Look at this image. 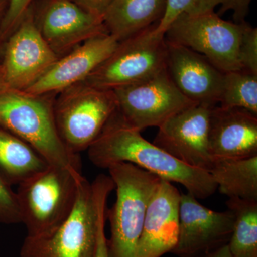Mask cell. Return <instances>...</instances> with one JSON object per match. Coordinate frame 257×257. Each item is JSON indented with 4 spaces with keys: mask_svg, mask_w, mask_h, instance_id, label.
<instances>
[{
    "mask_svg": "<svg viewBox=\"0 0 257 257\" xmlns=\"http://www.w3.org/2000/svg\"><path fill=\"white\" fill-rule=\"evenodd\" d=\"M87 150L96 167L131 163L161 179L182 184L197 199H206L217 190L209 172L186 165L147 141L141 132L125 124L116 111Z\"/></svg>",
    "mask_w": 257,
    "mask_h": 257,
    "instance_id": "1",
    "label": "cell"
},
{
    "mask_svg": "<svg viewBox=\"0 0 257 257\" xmlns=\"http://www.w3.org/2000/svg\"><path fill=\"white\" fill-rule=\"evenodd\" d=\"M0 127L28 143L51 167L82 175L80 157L62 141L56 125L54 104L43 96L0 88Z\"/></svg>",
    "mask_w": 257,
    "mask_h": 257,
    "instance_id": "2",
    "label": "cell"
},
{
    "mask_svg": "<svg viewBox=\"0 0 257 257\" xmlns=\"http://www.w3.org/2000/svg\"><path fill=\"white\" fill-rule=\"evenodd\" d=\"M116 189V201L106 211L110 225L109 257H138L139 241L147 207L161 179L127 162L107 169Z\"/></svg>",
    "mask_w": 257,
    "mask_h": 257,
    "instance_id": "3",
    "label": "cell"
},
{
    "mask_svg": "<svg viewBox=\"0 0 257 257\" xmlns=\"http://www.w3.org/2000/svg\"><path fill=\"white\" fill-rule=\"evenodd\" d=\"M83 177L50 166L19 184L17 197L27 236L49 234L67 219L73 210Z\"/></svg>",
    "mask_w": 257,
    "mask_h": 257,
    "instance_id": "4",
    "label": "cell"
},
{
    "mask_svg": "<svg viewBox=\"0 0 257 257\" xmlns=\"http://www.w3.org/2000/svg\"><path fill=\"white\" fill-rule=\"evenodd\" d=\"M116 109L113 90L75 84L62 91L54 104L59 135L69 150L79 154L94 143Z\"/></svg>",
    "mask_w": 257,
    "mask_h": 257,
    "instance_id": "5",
    "label": "cell"
},
{
    "mask_svg": "<svg viewBox=\"0 0 257 257\" xmlns=\"http://www.w3.org/2000/svg\"><path fill=\"white\" fill-rule=\"evenodd\" d=\"M97 220L95 189L84 177L67 219L49 234L27 236L20 257H95Z\"/></svg>",
    "mask_w": 257,
    "mask_h": 257,
    "instance_id": "6",
    "label": "cell"
},
{
    "mask_svg": "<svg viewBox=\"0 0 257 257\" xmlns=\"http://www.w3.org/2000/svg\"><path fill=\"white\" fill-rule=\"evenodd\" d=\"M157 23L120 41L114 52L84 82L99 89L113 90L141 82L165 68V34L155 30Z\"/></svg>",
    "mask_w": 257,
    "mask_h": 257,
    "instance_id": "7",
    "label": "cell"
},
{
    "mask_svg": "<svg viewBox=\"0 0 257 257\" xmlns=\"http://www.w3.org/2000/svg\"><path fill=\"white\" fill-rule=\"evenodd\" d=\"M242 24L226 21L214 11L182 14L171 23L165 37L204 56L221 72L241 70L238 48Z\"/></svg>",
    "mask_w": 257,
    "mask_h": 257,
    "instance_id": "8",
    "label": "cell"
},
{
    "mask_svg": "<svg viewBox=\"0 0 257 257\" xmlns=\"http://www.w3.org/2000/svg\"><path fill=\"white\" fill-rule=\"evenodd\" d=\"M113 92L121 119L140 132L159 127L174 115L197 104L177 89L166 67L145 80L116 88Z\"/></svg>",
    "mask_w": 257,
    "mask_h": 257,
    "instance_id": "9",
    "label": "cell"
},
{
    "mask_svg": "<svg viewBox=\"0 0 257 257\" xmlns=\"http://www.w3.org/2000/svg\"><path fill=\"white\" fill-rule=\"evenodd\" d=\"M197 198L182 193L179 206L178 240L172 253L179 257H200L228 244L234 216L229 209L216 211Z\"/></svg>",
    "mask_w": 257,
    "mask_h": 257,
    "instance_id": "10",
    "label": "cell"
},
{
    "mask_svg": "<svg viewBox=\"0 0 257 257\" xmlns=\"http://www.w3.org/2000/svg\"><path fill=\"white\" fill-rule=\"evenodd\" d=\"M42 37L30 9L10 37L3 71L5 87L25 91L58 60Z\"/></svg>",
    "mask_w": 257,
    "mask_h": 257,
    "instance_id": "11",
    "label": "cell"
},
{
    "mask_svg": "<svg viewBox=\"0 0 257 257\" xmlns=\"http://www.w3.org/2000/svg\"><path fill=\"white\" fill-rule=\"evenodd\" d=\"M211 107L196 104L159 126L154 144L186 165L208 172L213 162L209 150Z\"/></svg>",
    "mask_w": 257,
    "mask_h": 257,
    "instance_id": "12",
    "label": "cell"
},
{
    "mask_svg": "<svg viewBox=\"0 0 257 257\" xmlns=\"http://www.w3.org/2000/svg\"><path fill=\"white\" fill-rule=\"evenodd\" d=\"M119 40L109 32L86 40L69 51L36 82L25 92L32 95L45 96L51 92H62L87 79L114 52Z\"/></svg>",
    "mask_w": 257,
    "mask_h": 257,
    "instance_id": "13",
    "label": "cell"
},
{
    "mask_svg": "<svg viewBox=\"0 0 257 257\" xmlns=\"http://www.w3.org/2000/svg\"><path fill=\"white\" fill-rule=\"evenodd\" d=\"M165 41L166 69L177 89L196 104L209 106L219 104L224 72L204 56Z\"/></svg>",
    "mask_w": 257,
    "mask_h": 257,
    "instance_id": "14",
    "label": "cell"
},
{
    "mask_svg": "<svg viewBox=\"0 0 257 257\" xmlns=\"http://www.w3.org/2000/svg\"><path fill=\"white\" fill-rule=\"evenodd\" d=\"M37 27L58 56L67 54L93 37L108 32L102 18L70 0H48Z\"/></svg>",
    "mask_w": 257,
    "mask_h": 257,
    "instance_id": "15",
    "label": "cell"
},
{
    "mask_svg": "<svg viewBox=\"0 0 257 257\" xmlns=\"http://www.w3.org/2000/svg\"><path fill=\"white\" fill-rule=\"evenodd\" d=\"M208 143L213 160L257 156V115L239 108L213 106Z\"/></svg>",
    "mask_w": 257,
    "mask_h": 257,
    "instance_id": "16",
    "label": "cell"
},
{
    "mask_svg": "<svg viewBox=\"0 0 257 257\" xmlns=\"http://www.w3.org/2000/svg\"><path fill=\"white\" fill-rule=\"evenodd\" d=\"M180 192L161 179L149 203L138 257H161L171 252L178 240Z\"/></svg>",
    "mask_w": 257,
    "mask_h": 257,
    "instance_id": "17",
    "label": "cell"
},
{
    "mask_svg": "<svg viewBox=\"0 0 257 257\" xmlns=\"http://www.w3.org/2000/svg\"><path fill=\"white\" fill-rule=\"evenodd\" d=\"M167 0H112L103 15L106 30L119 41L160 22Z\"/></svg>",
    "mask_w": 257,
    "mask_h": 257,
    "instance_id": "18",
    "label": "cell"
},
{
    "mask_svg": "<svg viewBox=\"0 0 257 257\" xmlns=\"http://www.w3.org/2000/svg\"><path fill=\"white\" fill-rule=\"evenodd\" d=\"M49 167L35 149L0 127V175L10 185H19Z\"/></svg>",
    "mask_w": 257,
    "mask_h": 257,
    "instance_id": "19",
    "label": "cell"
},
{
    "mask_svg": "<svg viewBox=\"0 0 257 257\" xmlns=\"http://www.w3.org/2000/svg\"><path fill=\"white\" fill-rule=\"evenodd\" d=\"M218 190L229 198L257 201V156L214 159L209 171Z\"/></svg>",
    "mask_w": 257,
    "mask_h": 257,
    "instance_id": "20",
    "label": "cell"
},
{
    "mask_svg": "<svg viewBox=\"0 0 257 257\" xmlns=\"http://www.w3.org/2000/svg\"><path fill=\"white\" fill-rule=\"evenodd\" d=\"M226 205L234 216L230 251L235 257H257V201L229 198Z\"/></svg>",
    "mask_w": 257,
    "mask_h": 257,
    "instance_id": "21",
    "label": "cell"
},
{
    "mask_svg": "<svg viewBox=\"0 0 257 257\" xmlns=\"http://www.w3.org/2000/svg\"><path fill=\"white\" fill-rule=\"evenodd\" d=\"M219 104L257 115V74L242 69L224 72Z\"/></svg>",
    "mask_w": 257,
    "mask_h": 257,
    "instance_id": "22",
    "label": "cell"
},
{
    "mask_svg": "<svg viewBox=\"0 0 257 257\" xmlns=\"http://www.w3.org/2000/svg\"><path fill=\"white\" fill-rule=\"evenodd\" d=\"M224 0H167L163 16L157 24L155 30L165 34L171 23L182 14L197 15L214 11Z\"/></svg>",
    "mask_w": 257,
    "mask_h": 257,
    "instance_id": "23",
    "label": "cell"
},
{
    "mask_svg": "<svg viewBox=\"0 0 257 257\" xmlns=\"http://www.w3.org/2000/svg\"><path fill=\"white\" fill-rule=\"evenodd\" d=\"M98 204L97 233L95 257H109L108 255L107 238L105 234L107 199L114 189L112 182L109 179H101L94 184Z\"/></svg>",
    "mask_w": 257,
    "mask_h": 257,
    "instance_id": "24",
    "label": "cell"
},
{
    "mask_svg": "<svg viewBox=\"0 0 257 257\" xmlns=\"http://www.w3.org/2000/svg\"><path fill=\"white\" fill-rule=\"evenodd\" d=\"M238 60L242 70L257 74V29L245 21L240 37Z\"/></svg>",
    "mask_w": 257,
    "mask_h": 257,
    "instance_id": "25",
    "label": "cell"
},
{
    "mask_svg": "<svg viewBox=\"0 0 257 257\" xmlns=\"http://www.w3.org/2000/svg\"><path fill=\"white\" fill-rule=\"evenodd\" d=\"M0 223L21 224L22 217L16 192L0 175Z\"/></svg>",
    "mask_w": 257,
    "mask_h": 257,
    "instance_id": "26",
    "label": "cell"
},
{
    "mask_svg": "<svg viewBox=\"0 0 257 257\" xmlns=\"http://www.w3.org/2000/svg\"><path fill=\"white\" fill-rule=\"evenodd\" d=\"M35 0H9L8 8L1 21L3 33L14 31Z\"/></svg>",
    "mask_w": 257,
    "mask_h": 257,
    "instance_id": "27",
    "label": "cell"
},
{
    "mask_svg": "<svg viewBox=\"0 0 257 257\" xmlns=\"http://www.w3.org/2000/svg\"><path fill=\"white\" fill-rule=\"evenodd\" d=\"M251 1L252 0H224L219 13L232 10L235 23H242L245 21Z\"/></svg>",
    "mask_w": 257,
    "mask_h": 257,
    "instance_id": "28",
    "label": "cell"
},
{
    "mask_svg": "<svg viewBox=\"0 0 257 257\" xmlns=\"http://www.w3.org/2000/svg\"><path fill=\"white\" fill-rule=\"evenodd\" d=\"M82 9L103 18L112 0H70Z\"/></svg>",
    "mask_w": 257,
    "mask_h": 257,
    "instance_id": "29",
    "label": "cell"
},
{
    "mask_svg": "<svg viewBox=\"0 0 257 257\" xmlns=\"http://www.w3.org/2000/svg\"><path fill=\"white\" fill-rule=\"evenodd\" d=\"M200 257H235L232 253L230 251L229 247H228V245H225L224 246H221V247L219 248H216V249L214 250V251H211V252H209L206 253V254L203 255V256Z\"/></svg>",
    "mask_w": 257,
    "mask_h": 257,
    "instance_id": "30",
    "label": "cell"
},
{
    "mask_svg": "<svg viewBox=\"0 0 257 257\" xmlns=\"http://www.w3.org/2000/svg\"><path fill=\"white\" fill-rule=\"evenodd\" d=\"M8 3H9V0H0V11L5 7L8 8Z\"/></svg>",
    "mask_w": 257,
    "mask_h": 257,
    "instance_id": "31",
    "label": "cell"
},
{
    "mask_svg": "<svg viewBox=\"0 0 257 257\" xmlns=\"http://www.w3.org/2000/svg\"><path fill=\"white\" fill-rule=\"evenodd\" d=\"M5 87V83L4 79H3V71H2V68L0 69V88Z\"/></svg>",
    "mask_w": 257,
    "mask_h": 257,
    "instance_id": "32",
    "label": "cell"
}]
</instances>
